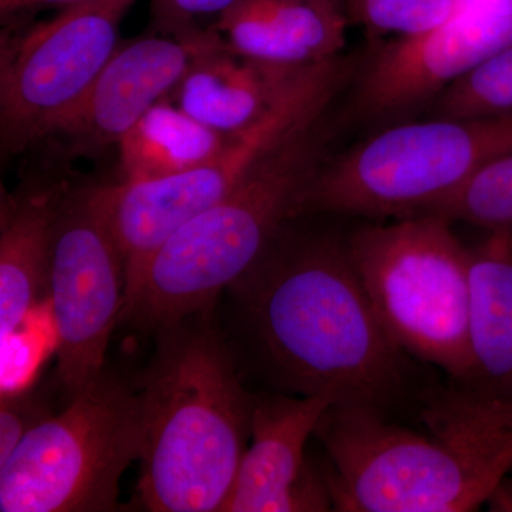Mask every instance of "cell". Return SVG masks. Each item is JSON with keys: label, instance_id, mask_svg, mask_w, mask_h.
<instances>
[{"label": "cell", "instance_id": "cell-1", "mask_svg": "<svg viewBox=\"0 0 512 512\" xmlns=\"http://www.w3.org/2000/svg\"><path fill=\"white\" fill-rule=\"evenodd\" d=\"M298 218L228 289L252 365L269 390L409 419L433 377L383 328L348 237Z\"/></svg>", "mask_w": 512, "mask_h": 512}, {"label": "cell", "instance_id": "cell-2", "mask_svg": "<svg viewBox=\"0 0 512 512\" xmlns=\"http://www.w3.org/2000/svg\"><path fill=\"white\" fill-rule=\"evenodd\" d=\"M412 419L332 404L316 427L340 512H466L512 474V396L451 382L426 387Z\"/></svg>", "mask_w": 512, "mask_h": 512}, {"label": "cell", "instance_id": "cell-3", "mask_svg": "<svg viewBox=\"0 0 512 512\" xmlns=\"http://www.w3.org/2000/svg\"><path fill=\"white\" fill-rule=\"evenodd\" d=\"M214 308L154 332L134 379L143 412L140 503L151 512L224 510L251 434L255 392Z\"/></svg>", "mask_w": 512, "mask_h": 512}, {"label": "cell", "instance_id": "cell-4", "mask_svg": "<svg viewBox=\"0 0 512 512\" xmlns=\"http://www.w3.org/2000/svg\"><path fill=\"white\" fill-rule=\"evenodd\" d=\"M323 119L266 156L221 201L183 225L148 262L120 323L154 333L214 308L296 218L323 163Z\"/></svg>", "mask_w": 512, "mask_h": 512}, {"label": "cell", "instance_id": "cell-5", "mask_svg": "<svg viewBox=\"0 0 512 512\" xmlns=\"http://www.w3.org/2000/svg\"><path fill=\"white\" fill-rule=\"evenodd\" d=\"M348 247L393 342L451 382H470V262L453 222L417 214L367 224L348 235Z\"/></svg>", "mask_w": 512, "mask_h": 512}, {"label": "cell", "instance_id": "cell-6", "mask_svg": "<svg viewBox=\"0 0 512 512\" xmlns=\"http://www.w3.org/2000/svg\"><path fill=\"white\" fill-rule=\"evenodd\" d=\"M141 450L136 382L106 366L0 464V511H119L121 476Z\"/></svg>", "mask_w": 512, "mask_h": 512}, {"label": "cell", "instance_id": "cell-7", "mask_svg": "<svg viewBox=\"0 0 512 512\" xmlns=\"http://www.w3.org/2000/svg\"><path fill=\"white\" fill-rule=\"evenodd\" d=\"M512 151V113L434 117L380 131L313 181L306 214L402 218L446 200L495 158Z\"/></svg>", "mask_w": 512, "mask_h": 512}, {"label": "cell", "instance_id": "cell-8", "mask_svg": "<svg viewBox=\"0 0 512 512\" xmlns=\"http://www.w3.org/2000/svg\"><path fill=\"white\" fill-rule=\"evenodd\" d=\"M346 74L339 57L306 67L255 126L232 136L221 153L195 170L147 183L99 185L123 256L127 292L137 288L148 262L178 229L221 201L285 141L325 117Z\"/></svg>", "mask_w": 512, "mask_h": 512}, {"label": "cell", "instance_id": "cell-9", "mask_svg": "<svg viewBox=\"0 0 512 512\" xmlns=\"http://www.w3.org/2000/svg\"><path fill=\"white\" fill-rule=\"evenodd\" d=\"M136 2L101 0L62 9L35 25H3V157L18 156L55 134L120 46L121 22Z\"/></svg>", "mask_w": 512, "mask_h": 512}, {"label": "cell", "instance_id": "cell-10", "mask_svg": "<svg viewBox=\"0 0 512 512\" xmlns=\"http://www.w3.org/2000/svg\"><path fill=\"white\" fill-rule=\"evenodd\" d=\"M50 316L56 332V379L64 402L106 367L126 301V268L96 185L63 192L53 224Z\"/></svg>", "mask_w": 512, "mask_h": 512}, {"label": "cell", "instance_id": "cell-11", "mask_svg": "<svg viewBox=\"0 0 512 512\" xmlns=\"http://www.w3.org/2000/svg\"><path fill=\"white\" fill-rule=\"evenodd\" d=\"M512 43V16L464 8L419 35L394 37L360 73L355 110L389 120L433 103L488 56Z\"/></svg>", "mask_w": 512, "mask_h": 512}, {"label": "cell", "instance_id": "cell-12", "mask_svg": "<svg viewBox=\"0 0 512 512\" xmlns=\"http://www.w3.org/2000/svg\"><path fill=\"white\" fill-rule=\"evenodd\" d=\"M214 26L191 36L157 32L120 43L92 89L57 127L70 157L97 156L117 147L151 107L170 99L201 53L221 42Z\"/></svg>", "mask_w": 512, "mask_h": 512}, {"label": "cell", "instance_id": "cell-13", "mask_svg": "<svg viewBox=\"0 0 512 512\" xmlns=\"http://www.w3.org/2000/svg\"><path fill=\"white\" fill-rule=\"evenodd\" d=\"M332 404L328 394L255 392L248 447L222 512H278L282 497L301 477L308 441Z\"/></svg>", "mask_w": 512, "mask_h": 512}, {"label": "cell", "instance_id": "cell-14", "mask_svg": "<svg viewBox=\"0 0 512 512\" xmlns=\"http://www.w3.org/2000/svg\"><path fill=\"white\" fill-rule=\"evenodd\" d=\"M348 25L345 0H238L214 28L238 55L308 67L338 59Z\"/></svg>", "mask_w": 512, "mask_h": 512}, {"label": "cell", "instance_id": "cell-15", "mask_svg": "<svg viewBox=\"0 0 512 512\" xmlns=\"http://www.w3.org/2000/svg\"><path fill=\"white\" fill-rule=\"evenodd\" d=\"M303 69L255 62L221 40L194 60L170 100L211 130L237 136L274 107Z\"/></svg>", "mask_w": 512, "mask_h": 512}, {"label": "cell", "instance_id": "cell-16", "mask_svg": "<svg viewBox=\"0 0 512 512\" xmlns=\"http://www.w3.org/2000/svg\"><path fill=\"white\" fill-rule=\"evenodd\" d=\"M473 373L467 386L512 396V224L468 247Z\"/></svg>", "mask_w": 512, "mask_h": 512}, {"label": "cell", "instance_id": "cell-17", "mask_svg": "<svg viewBox=\"0 0 512 512\" xmlns=\"http://www.w3.org/2000/svg\"><path fill=\"white\" fill-rule=\"evenodd\" d=\"M62 190H37L2 200L0 332L22 328L49 288L53 224Z\"/></svg>", "mask_w": 512, "mask_h": 512}, {"label": "cell", "instance_id": "cell-18", "mask_svg": "<svg viewBox=\"0 0 512 512\" xmlns=\"http://www.w3.org/2000/svg\"><path fill=\"white\" fill-rule=\"evenodd\" d=\"M231 137L165 99L151 107L117 146L121 181L147 183L195 170L221 153Z\"/></svg>", "mask_w": 512, "mask_h": 512}, {"label": "cell", "instance_id": "cell-19", "mask_svg": "<svg viewBox=\"0 0 512 512\" xmlns=\"http://www.w3.org/2000/svg\"><path fill=\"white\" fill-rule=\"evenodd\" d=\"M431 104L434 117L447 119L512 113V43L477 64Z\"/></svg>", "mask_w": 512, "mask_h": 512}, {"label": "cell", "instance_id": "cell-20", "mask_svg": "<svg viewBox=\"0 0 512 512\" xmlns=\"http://www.w3.org/2000/svg\"><path fill=\"white\" fill-rule=\"evenodd\" d=\"M423 214L483 229L512 224V151L477 171L463 187Z\"/></svg>", "mask_w": 512, "mask_h": 512}, {"label": "cell", "instance_id": "cell-21", "mask_svg": "<svg viewBox=\"0 0 512 512\" xmlns=\"http://www.w3.org/2000/svg\"><path fill=\"white\" fill-rule=\"evenodd\" d=\"M461 0H345L350 22L370 37L419 35L450 19Z\"/></svg>", "mask_w": 512, "mask_h": 512}, {"label": "cell", "instance_id": "cell-22", "mask_svg": "<svg viewBox=\"0 0 512 512\" xmlns=\"http://www.w3.org/2000/svg\"><path fill=\"white\" fill-rule=\"evenodd\" d=\"M238 0H151L153 29L165 35L191 36L210 29Z\"/></svg>", "mask_w": 512, "mask_h": 512}, {"label": "cell", "instance_id": "cell-23", "mask_svg": "<svg viewBox=\"0 0 512 512\" xmlns=\"http://www.w3.org/2000/svg\"><path fill=\"white\" fill-rule=\"evenodd\" d=\"M50 414L39 392L19 390L2 394L0 400V464L5 463L23 437Z\"/></svg>", "mask_w": 512, "mask_h": 512}, {"label": "cell", "instance_id": "cell-24", "mask_svg": "<svg viewBox=\"0 0 512 512\" xmlns=\"http://www.w3.org/2000/svg\"><path fill=\"white\" fill-rule=\"evenodd\" d=\"M96 2L101 0H0V18L3 25H6L19 19H26L30 13H35L37 10L49 8L62 10Z\"/></svg>", "mask_w": 512, "mask_h": 512}, {"label": "cell", "instance_id": "cell-25", "mask_svg": "<svg viewBox=\"0 0 512 512\" xmlns=\"http://www.w3.org/2000/svg\"><path fill=\"white\" fill-rule=\"evenodd\" d=\"M491 511L512 512V476L505 478L488 500Z\"/></svg>", "mask_w": 512, "mask_h": 512}]
</instances>
